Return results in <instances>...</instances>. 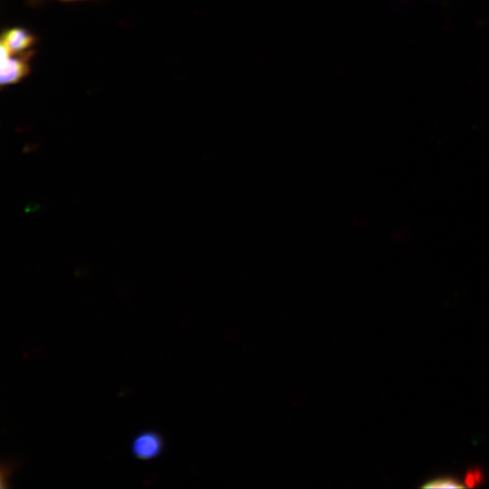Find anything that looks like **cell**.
Here are the masks:
<instances>
[{
    "label": "cell",
    "instance_id": "obj_3",
    "mask_svg": "<svg viewBox=\"0 0 489 489\" xmlns=\"http://www.w3.org/2000/svg\"><path fill=\"white\" fill-rule=\"evenodd\" d=\"M34 43L35 37L28 30L14 26L3 32L0 46L5 47L11 53H21L30 51Z\"/></svg>",
    "mask_w": 489,
    "mask_h": 489
},
{
    "label": "cell",
    "instance_id": "obj_2",
    "mask_svg": "<svg viewBox=\"0 0 489 489\" xmlns=\"http://www.w3.org/2000/svg\"><path fill=\"white\" fill-rule=\"evenodd\" d=\"M164 447L161 435L153 430L139 433L131 442L130 450L139 460H151L160 455Z\"/></svg>",
    "mask_w": 489,
    "mask_h": 489
},
{
    "label": "cell",
    "instance_id": "obj_4",
    "mask_svg": "<svg viewBox=\"0 0 489 489\" xmlns=\"http://www.w3.org/2000/svg\"><path fill=\"white\" fill-rule=\"evenodd\" d=\"M465 485L451 476H442L427 481L423 488H463Z\"/></svg>",
    "mask_w": 489,
    "mask_h": 489
},
{
    "label": "cell",
    "instance_id": "obj_5",
    "mask_svg": "<svg viewBox=\"0 0 489 489\" xmlns=\"http://www.w3.org/2000/svg\"><path fill=\"white\" fill-rule=\"evenodd\" d=\"M484 481V475L480 467L469 468L465 475V484L468 487L480 485Z\"/></svg>",
    "mask_w": 489,
    "mask_h": 489
},
{
    "label": "cell",
    "instance_id": "obj_8",
    "mask_svg": "<svg viewBox=\"0 0 489 489\" xmlns=\"http://www.w3.org/2000/svg\"><path fill=\"white\" fill-rule=\"evenodd\" d=\"M60 1H63V2H71V1H78V0H60Z\"/></svg>",
    "mask_w": 489,
    "mask_h": 489
},
{
    "label": "cell",
    "instance_id": "obj_6",
    "mask_svg": "<svg viewBox=\"0 0 489 489\" xmlns=\"http://www.w3.org/2000/svg\"><path fill=\"white\" fill-rule=\"evenodd\" d=\"M39 149V145L36 143H28L24 146L23 152L24 153H31L34 151H36Z\"/></svg>",
    "mask_w": 489,
    "mask_h": 489
},
{
    "label": "cell",
    "instance_id": "obj_7",
    "mask_svg": "<svg viewBox=\"0 0 489 489\" xmlns=\"http://www.w3.org/2000/svg\"><path fill=\"white\" fill-rule=\"evenodd\" d=\"M38 207H39V206L37 204H30L29 206H27L25 211L26 212H33V211L37 210Z\"/></svg>",
    "mask_w": 489,
    "mask_h": 489
},
{
    "label": "cell",
    "instance_id": "obj_1",
    "mask_svg": "<svg viewBox=\"0 0 489 489\" xmlns=\"http://www.w3.org/2000/svg\"><path fill=\"white\" fill-rule=\"evenodd\" d=\"M0 47V83L2 86L17 83L30 73V58L34 52L11 53L5 47Z\"/></svg>",
    "mask_w": 489,
    "mask_h": 489
}]
</instances>
